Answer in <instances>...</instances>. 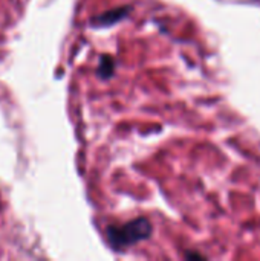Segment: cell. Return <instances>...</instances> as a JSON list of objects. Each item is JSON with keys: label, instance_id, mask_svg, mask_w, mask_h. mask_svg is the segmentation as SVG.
Returning a JSON list of instances; mask_svg holds the SVG:
<instances>
[{"label": "cell", "instance_id": "1", "mask_svg": "<svg viewBox=\"0 0 260 261\" xmlns=\"http://www.w3.org/2000/svg\"><path fill=\"white\" fill-rule=\"evenodd\" d=\"M152 231H153L152 223L146 217H138L123 226H109L106 236L110 246L120 251L150 239Z\"/></svg>", "mask_w": 260, "mask_h": 261}, {"label": "cell", "instance_id": "2", "mask_svg": "<svg viewBox=\"0 0 260 261\" xmlns=\"http://www.w3.org/2000/svg\"><path fill=\"white\" fill-rule=\"evenodd\" d=\"M130 9H132V8H116V9H113V11H107V12L98 15V17L93 20V23H95V24H100V26H110V24H113V23L123 20V18L130 12Z\"/></svg>", "mask_w": 260, "mask_h": 261}, {"label": "cell", "instance_id": "3", "mask_svg": "<svg viewBox=\"0 0 260 261\" xmlns=\"http://www.w3.org/2000/svg\"><path fill=\"white\" fill-rule=\"evenodd\" d=\"M113 69H115V61L112 60V57L103 55L101 60H100V70H98V73L103 78H109L113 73Z\"/></svg>", "mask_w": 260, "mask_h": 261}, {"label": "cell", "instance_id": "4", "mask_svg": "<svg viewBox=\"0 0 260 261\" xmlns=\"http://www.w3.org/2000/svg\"><path fill=\"white\" fill-rule=\"evenodd\" d=\"M185 258H188V260H205L204 255H201V254H192V252L185 254Z\"/></svg>", "mask_w": 260, "mask_h": 261}]
</instances>
